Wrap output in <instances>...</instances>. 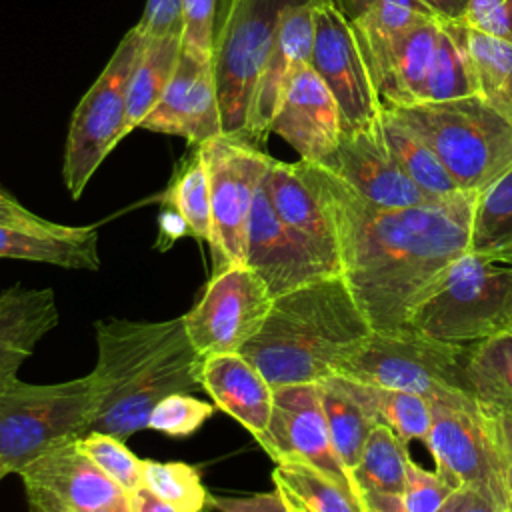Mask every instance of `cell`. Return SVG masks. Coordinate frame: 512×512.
<instances>
[{
  "mask_svg": "<svg viewBox=\"0 0 512 512\" xmlns=\"http://www.w3.org/2000/svg\"><path fill=\"white\" fill-rule=\"evenodd\" d=\"M8 474H12V472H10V468L6 466V462H4V460H2V456H0V480H2V478H6Z\"/></svg>",
  "mask_w": 512,
  "mask_h": 512,
  "instance_id": "obj_55",
  "label": "cell"
},
{
  "mask_svg": "<svg viewBox=\"0 0 512 512\" xmlns=\"http://www.w3.org/2000/svg\"><path fill=\"white\" fill-rule=\"evenodd\" d=\"M388 110L426 140L462 192L478 194L512 168V116L480 94Z\"/></svg>",
  "mask_w": 512,
  "mask_h": 512,
  "instance_id": "obj_6",
  "label": "cell"
},
{
  "mask_svg": "<svg viewBox=\"0 0 512 512\" xmlns=\"http://www.w3.org/2000/svg\"><path fill=\"white\" fill-rule=\"evenodd\" d=\"M462 506H464V490H456L440 512H462Z\"/></svg>",
  "mask_w": 512,
  "mask_h": 512,
  "instance_id": "obj_52",
  "label": "cell"
},
{
  "mask_svg": "<svg viewBox=\"0 0 512 512\" xmlns=\"http://www.w3.org/2000/svg\"><path fill=\"white\" fill-rule=\"evenodd\" d=\"M474 30L490 34L494 38L512 42V0H498L474 22L466 24Z\"/></svg>",
  "mask_w": 512,
  "mask_h": 512,
  "instance_id": "obj_44",
  "label": "cell"
},
{
  "mask_svg": "<svg viewBox=\"0 0 512 512\" xmlns=\"http://www.w3.org/2000/svg\"><path fill=\"white\" fill-rule=\"evenodd\" d=\"M334 2L338 4V8L344 12V16L348 20H354V18H358L374 8H380V6H402V8H408L418 14L434 18V14L420 0H334Z\"/></svg>",
  "mask_w": 512,
  "mask_h": 512,
  "instance_id": "obj_45",
  "label": "cell"
},
{
  "mask_svg": "<svg viewBox=\"0 0 512 512\" xmlns=\"http://www.w3.org/2000/svg\"><path fill=\"white\" fill-rule=\"evenodd\" d=\"M212 508L218 512H294L288 496L276 484L270 492L248 496H212Z\"/></svg>",
  "mask_w": 512,
  "mask_h": 512,
  "instance_id": "obj_43",
  "label": "cell"
},
{
  "mask_svg": "<svg viewBox=\"0 0 512 512\" xmlns=\"http://www.w3.org/2000/svg\"><path fill=\"white\" fill-rule=\"evenodd\" d=\"M270 134L280 136L304 162L328 164L334 156L344 134L340 106L310 64L288 86Z\"/></svg>",
  "mask_w": 512,
  "mask_h": 512,
  "instance_id": "obj_20",
  "label": "cell"
},
{
  "mask_svg": "<svg viewBox=\"0 0 512 512\" xmlns=\"http://www.w3.org/2000/svg\"><path fill=\"white\" fill-rule=\"evenodd\" d=\"M218 410L214 402H204L186 392H174L162 398L148 416V428L172 438L194 434Z\"/></svg>",
  "mask_w": 512,
  "mask_h": 512,
  "instance_id": "obj_39",
  "label": "cell"
},
{
  "mask_svg": "<svg viewBox=\"0 0 512 512\" xmlns=\"http://www.w3.org/2000/svg\"><path fill=\"white\" fill-rule=\"evenodd\" d=\"M130 510L132 512H178L146 486H142L130 496Z\"/></svg>",
  "mask_w": 512,
  "mask_h": 512,
  "instance_id": "obj_50",
  "label": "cell"
},
{
  "mask_svg": "<svg viewBox=\"0 0 512 512\" xmlns=\"http://www.w3.org/2000/svg\"><path fill=\"white\" fill-rule=\"evenodd\" d=\"M184 236H192L186 220L172 208L162 206L158 214V238H156V248L158 250H168L172 244Z\"/></svg>",
  "mask_w": 512,
  "mask_h": 512,
  "instance_id": "obj_46",
  "label": "cell"
},
{
  "mask_svg": "<svg viewBox=\"0 0 512 512\" xmlns=\"http://www.w3.org/2000/svg\"><path fill=\"white\" fill-rule=\"evenodd\" d=\"M74 512H132L130 510V498L126 502H118V504H110V506H102V508H92V510H74Z\"/></svg>",
  "mask_w": 512,
  "mask_h": 512,
  "instance_id": "obj_53",
  "label": "cell"
},
{
  "mask_svg": "<svg viewBox=\"0 0 512 512\" xmlns=\"http://www.w3.org/2000/svg\"><path fill=\"white\" fill-rule=\"evenodd\" d=\"M254 440L276 464L300 462L312 466L358 498L354 480L334 448L318 382L274 388L270 424Z\"/></svg>",
  "mask_w": 512,
  "mask_h": 512,
  "instance_id": "obj_15",
  "label": "cell"
},
{
  "mask_svg": "<svg viewBox=\"0 0 512 512\" xmlns=\"http://www.w3.org/2000/svg\"><path fill=\"white\" fill-rule=\"evenodd\" d=\"M356 392L378 424L388 426L404 444L410 440L426 442L432 426L430 402L418 394L380 388L372 384L356 382Z\"/></svg>",
  "mask_w": 512,
  "mask_h": 512,
  "instance_id": "obj_35",
  "label": "cell"
},
{
  "mask_svg": "<svg viewBox=\"0 0 512 512\" xmlns=\"http://www.w3.org/2000/svg\"><path fill=\"white\" fill-rule=\"evenodd\" d=\"M180 50L182 38L144 40L128 82V102L122 136H128L132 130L140 128L144 118L158 104L174 74Z\"/></svg>",
  "mask_w": 512,
  "mask_h": 512,
  "instance_id": "obj_28",
  "label": "cell"
},
{
  "mask_svg": "<svg viewBox=\"0 0 512 512\" xmlns=\"http://www.w3.org/2000/svg\"><path fill=\"white\" fill-rule=\"evenodd\" d=\"M78 444L128 496L144 486V460L128 450L124 440L98 430H88L78 438Z\"/></svg>",
  "mask_w": 512,
  "mask_h": 512,
  "instance_id": "obj_38",
  "label": "cell"
},
{
  "mask_svg": "<svg viewBox=\"0 0 512 512\" xmlns=\"http://www.w3.org/2000/svg\"><path fill=\"white\" fill-rule=\"evenodd\" d=\"M0 224H22V226H46L50 220L34 214L20 204L10 192L0 188Z\"/></svg>",
  "mask_w": 512,
  "mask_h": 512,
  "instance_id": "obj_47",
  "label": "cell"
},
{
  "mask_svg": "<svg viewBox=\"0 0 512 512\" xmlns=\"http://www.w3.org/2000/svg\"><path fill=\"white\" fill-rule=\"evenodd\" d=\"M350 24L382 108L420 104L440 22L432 16H408L384 22L358 18Z\"/></svg>",
  "mask_w": 512,
  "mask_h": 512,
  "instance_id": "obj_12",
  "label": "cell"
},
{
  "mask_svg": "<svg viewBox=\"0 0 512 512\" xmlns=\"http://www.w3.org/2000/svg\"><path fill=\"white\" fill-rule=\"evenodd\" d=\"M298 162L332 224L340 274L372 330L402 328L430 282L470 250L476 194L376 206L330 168Z\"/></svg>",
  "mask_w": 512,
  "mask_h": 512,
  "instance_id": "obj_1",
  "label": "cell"
},
{
  "mask_svg": "<svg viewBox=\"0 0 512 512\" xmlns=\"http://www.w3.org/2000/svg\"><path fill=\"white\" fill-rule=\"evenodd\" d=\"M144 40L182 38V0H146L142 18L136 22Z\"/></svg>",
  "mask_w": 512,
  "mask_h": 512,
  "instance_id": "obj_42",
  "label": "cell"
},
{
  "mask_svg": "<svg viewBox=\"0 0 512 512\" xmlns=\"http://www.w3.org/2000/svg\"><path fill=\"white\" fill-rule=\"evenodd\" d=\"M470 250L512 264V168L476 194Z\"/></svg>",
  "mask_w": 512,
  "mask_h": 512,
  "instance_id": "obj_31",
  "label": "cell"
},
{
  "mask_svg": "<svg viewBox=\"0 0 512 512\" xmlns=\"http://www.w3.org/2000/svg\"><path fill=\"white\" fill-rule=\"evenodd\" d=\"M268 198L282 218L314 252V256L334 274H340L338 250L332 224L306 180L300 162H282L272 158L264 176Z\"/></svg>",
  "mask_w": 512,
  "mask_h": 512,
  "instance_id": "obj_23",
  "label": "cell"
},
{
  "mask_svg": "<svg viewBox=\"0 0 512 512\" xmlns=\"http://www.w3.org/2000/svg\"><path fill=\"white\" fill-rule=\"evenodd\" d=\"M432 426L426 446L436 472L456 490H472L498 512H508L506 458L494 412L456 410L430 404Z\"/></svg>",
  "mask_w": 512,
  "mask_h": 512,
  "instance_id": "obj_11",
  "label": "cell"
},
{
  "mask_svg": "<svg viewBox=\"0 0 512 512\" xmlns=\"http://www.w3.org/2000/svg\"><path fill=\"white\" fill-rule=\"evenodd\" d=\"M22 482L42 486L72 510H92L130 496L80 448L78 438L58 444L18 470Z\"/></svg>",
  "mask_w": 512,
  "mask_h": 512,
  "instance_id": "obj_21",
  "label": "cell"
},
{
  "mask_svg": "<svg viewBox=\"0 0 512 512\" xmlns=\"http://www.w3.org/2000/svg\"><path fill=\"white\" fill-rule=\"evenodd\" d=\"M142 468L144 486L178 512H206L208 506H212V496L196 466L186 462L144 460Z\"/></svg>",
  "mask_w": 512,
  "mask_h": 512,
  "instance_id": "obj_37",
  "label": "cell"
},
{
  "mask_svg": "<svg viewBox=\"0 0 512 512\" xmlns=\"http://www.w3.org/2000/svg\"><path fill=\"white\" fill-rule=\"evenodd\" d=\"M272 300L264 280L244 262L212 274L196 304L182 314L192 348L200 358L240 352L262 328Z\"/></svg>",
  "mask_w": 512,
  "mask_h": 512,
  "instance_id": "obj_13",
  "label": "cell"
},
{
  "mask_svg": "<svg viewBox=\"0 0 512 512\" xmlns=\"http://www.w3.org/2000/svg\"><path fill=\"white\" fill-rule=\"evenodd\" d=\"M436 20L462 22L468 10V0H420Z\"/></svg>",
  "mask_w": 512,
  "mask_h": 512,
  "instance_id": "obj_49",
  "label": "cell"
},
{
  "mask_svg": "<svg viewBox=\"0 0 512 512\" xmlns=\"http://www.w3.org/2000/svg\"><path fill=\"white\" fill-rule=\"evenodd\" d=\"M244 264L264 280L272 298L302 284L334 276V272L314 256L310 246L276 214L264 180L250 212Z\"/></svg>",
  "mask_w": 512,
  "mask_h": 512,
  "instance_id": "obj_17",
  "label": "cell"
},
{
  "mask_svg": "<svg viewBox=\"0 0 512 512\" xmlns=\"http://www.w3.org/2000/svg\"><path fill=\"white\" fill-rule=\"evenodd\" d=\"M272 480L306 512H364L362 502L312 466L278 462Z\"/></svg>",
  "mask_w": 512,
  "mask_h": 512,
  "instance_id": "obj_36",
  "label": "cell"
},
{
  "mask_svg": "<svg viewBox=\"0 0 512 512\" xmlns=\"http://www.w3.org/2000/svg\"><path fill=\"white\" fill-rule=\"evenodd\" d=\"M284 494H286V492H284ZM286 496H288V494H286ZM288 500H290V504H292V508H294V512H306V510H304V508H302V506H300V504H298V502H296V500H292V498H290V496H288Z\"/></svg>",
  "mask_w": 512,
  "mask_h": 512,
  "instance_id": "obj_56",
  "label": "cell"
},
{
  "mask_svg": "<svg viewBox=\"0 0 512 512\" xmlns=\"http://www.w3.org/2000/svg\"><path fill=\"white\" fill-rule=\"evenodd\" d=\"M506 488H508V512H512V468L506 466Z\"/></svg>",
  "mask_w": 512,
  "mask_h": 512,
  "instance_id": "obj_54",
  "label": "cell"
},
{
  "mask_svg": "<svg viewBox=\"0 0 512 512\" xmlns=\"http://www.w3.org/2000/svg\"><path fill=\"white\" fill-rule=\"evenodd\" d=\"M142 44L140 30L132 26L72 114L62 162V178L72 200L82 196L104 158L124 138L128 82Z\"/></svg>",
  "mask_w": 512,
  "mask_h": 512,
  "instance_id": "obj_8",
  "label": "cell"
},
{
  "mask_svg": "<svg viewBox=\"0 0 512 512\" xmlns=\"http://www.w3.org/2000/svg\"><path fill=\"white\" fill-rule=\"evenodd\" d=\"M294 2L300 0H224L212 50L222 134H244L254 84L282 12Z\"/></svg>",
  "mask_w": 512,
  "mask_h": 512,
  "instance_id": "obj_9",
  "label": "cell"
},
{
  "mask_svg": "<svg viewBox=\"0 0 512 512\" xmlns=\"http://www.w3.org/2000/svg\"><path fill=\"white\" fill-rule=\"evenodd\" d=\"M380 128L388 150L394 160L406 172V176L432 198H450L462 192L436 152L426 140L416 134L406 122H402L392 110L382 108Z\"/></svg>",
  "mask_w": 512,
  "mask_h": 512,
  "instance_id": "obj_27",
  "label": "cell"
},
{
  "mask_svg": "<svg viewBox=\"0 0 512 512\" xmlns=\"http://www.w3.org/2000/svg\"><path fill=\"white\" fill-rule=\"evenodd\" d=\"M472 94H478L472 62L454 26L450 22H440L438 44L424 84L422 102H444Z\"/></svg>",
  "mask_w": 512,
  "mask_h": 512,
  "instance_id": "obj_34",
  "label": "cell"
},
{
  "mask_svg": "<svg viewBox=\"0 0 512 512\" xmlns=\"http://www.w3.org/2000/svg\"><path fill=\"white\" fill-rule=\"evenodd\" d=\"M472 344H452L410 328L372 330L336 366L334 374L362 384L404 390L430 404L478 410L464 366Z\"/></svg>",
  "mask_w": 512,
  "mask_h": 512,
  "instance_id": "obj_4",
  "label": "cell"
},
{
  "mask_svg": "<svg viewBox=\"0 0 512 512\" xmlns=\"http://www.w3.org/2000/svg\"><path fill=\"white\" fill-rule=\"evenodd\" d=\"M404 326L452 344H474L510 330L512 264L464 252L430 282Z\"/></svg>",
  "mask_w": 512,
  "mask_h": 512,
  "instance_id": "obj_5",
  "label": "cell"
},
{
  "mask_svg": "<svg viewBox=\"0 0 512 512\" xmlns=\"http://www.w3.org/2000/svg\"><path fill=\"white\" fill-rule=\"evenodd\" d=\"M312 36V0H300L286 6L272 48L254 84L242 136L264 146L270 136V122L288 86L296 74L310 64Z\"/></svg>",
  "mask_w": 512,
  "mask_h": 512,
  "instance_id": "obj_19",
  "label": "cell"
},
{
  "mask_svg": "<svg viewBox=\"0 0 512 512\" xmlns=\"http://www.w3.org/2000/svg\"><path fill=\"white\" fill-rule=\"evenodd\" d=\"M464 374L480 406L512 414V328L474 342Z\"/></svg>",
  "mask_w": 512,
  "mask_h": 512,
  "instance_id": "obj_29",
  "label": "cell"
},
{
  "mask_svg": "<svg viewBox=\"0 0 512 512\" xmlns=\"http://www.w3.org/2000/svg\"><path fill=\"white\" fill-rule=\"evenodd\" d=\"M140 128L180 136L192 146L220 136L222 114L212 60L198 58L182 48L162 98Z\"/></svg>",
  "mask_w": 512,
  "mask_h": 512,
  "instance_id": "obj_18",
  "label": "cell"
},
{
  "mask_svg": "<svg viewBox=\"0 0 512 512\" xmlns=\"http://www.w3.org/2000/svg\"><path fill=\"white\" fill-rule=\"evenodd\" d=\"M322 166L376 206L402 208L442 200L418 188L394 160L382 136L380 116L358 130L344 132L334 156Z\"/></svg>",
  "mask_w": 512,
  "mask_h": 512,
  "instance_id": "obj_16",
  "label": "cell"
},
{
  "mask_svg": "<svg viewBox=\"0 0 512 512\" xmlns=\"http://www.w3.org/2000/svg\"><path fill=\"white\" fill-rule=\"evenodd\" d=\"M58 300L52 288L14 284L0 294V388L18 378L24 360L58 324Z\"/></svg>",
  "mask_w": 512,
  "mask_h": 512,
  "instance_id": "obj_24",
  "label": "cell"
},
{
  "mask_svg": "<svg viewBox=\"0 0 512 512\" xmlns=\"http://www.w3.org/2000/svg\"><path fill=\"white\" fill-rule=\"evenodd\" d=\"M22 484H24L30 512H74L68 504H64L58 496L44 490L42 486L28 484V482H22Z\"/></svg>",
  "mask_w": 512,
  "mask_h": 512,
  "instance_id": "obj_48",
  "label": "cell"
},
{
  "mask_svg": "<svg viewBox=\"0 0 512 512\" xmlns=\"http://www.w3.org/2000/svg\"><path fill=\"white\" fill-rule=\"evenodd\" d=\"M100 404L94 372L58 382L14 380L0 388V456L18 474L46 450L76 440L92 428Z\"/></svg>",
  "mask_w": 512,
  "mask_h": 512,
  "instance_id": "obj_7",
  "label": "cell"
},
{
  "mask_svg": "<svg viewBox=\"0 0 512 512\" xmlns=\"http://www.w3.org/2000/svg\"><path fill=\"white\" fill-rule=\"evenodd\" d=\"M462 512H498L496 508H492L482 496H478L472 490H464V506Z\"/></svg>",
  "mask_w": 512,
  "mask_h": 512,
  "instance_id": "obj_51",
  "label": "cell"
},
{
  "mask_svg": "<svg viewBox=\"0 0 512 512\" xmlns=\"http://www.w3.org/2000/svg\"><path fill=\"white\" fill-rule=\"evenodd\" d=\"M100 404L90 430L126 440L148 428L152 408L174 392H198L202 358L182 316L160 322L106 320L96 324Z\"/></svg>",
  "mask_w": 512,
  "mask_h": 512,
  "instance_id": "obj_2",
  "label": "cell"
},
{
  "mask_svg": "<svg viewBox=\"0 0 512 512\" xmlns=\"http://www.w3.org/2000/svg\"><path fill=\"white\" fill-rule=\"evenodd\" d=\"M208 170L212 212V274L244 262L248 222L272 156L240 134H220L198 146Z\"/></svg>",
  "mask_w": 512,
  "mask_h": 512,
  "instance_id": "obj_10",
  "label": "cell"
},
{
  "mask_svg": "<svg viewBox=\"0 0 512 512\" xmlns=\"http://www.w3.org/2000/svg\"><path fill=\"white\" fill-rule=\"evenodd\" d=\"M370 332L346 280L334 274L276 296L262 328L240 354L272 388L316 384L332 376Z\"/></svg>",
  "mask_w": 512,
  "mask_h": 512,
  "instance_id": "obj_3",
  "label": "cell"
},
{
  "mask_svg": "<svg viewBox=\"0 0 512 512\" xmlns=\"http://www.w3.org/2000/svg\"><path fill=\"white\" fill-rule=\"evenodd\" d=\"M200 384L214 406L232 416L254 438L268 428L274 388L240 352L202 358Z\"/></svg>",
  "mask_w": 512,
  "mask_h": 512,
  "instance_id": "obj_22",
  "label": "cell"
},
{
  "mask_svg": "<svg viewBox=\"0 0 512 512\" xmlns=\"http://www.w3.org/2000/svg\"><path fill=\"white\" fill-rule=\"evenodd\" d=\"M320 400L334 448L350 472L356 468L370 430L378 424L356 392V384L344 376H328L318 382Z\"/></svg>",
  "mask_w": 512,
  "mask_h": 512,
  "instance_id": "obj_26",
  "label": "cell"
},
{
  "mask_svg": "<svg viewBox=\"0 0 512 512\" xmlns=\"http://www.w3.org/2000/svg\"><path fill=\"white\" fill-rule=\"evenodd\" d=\"M456 488L436 470H424L412 458L406 462V482L400 494L404 512H440Z\"/></svg>",
  "mask_w": 512,
  "mask_h": 512,
  "instance_id": "obj_40",
  "label": "cell"
},
{
  "mask_svg": "<svg viewBox=\"0 0 512 512\" xmlns=\"http://www.w3.org/2000/svg\"><path fill=\"white\" fill-rule=\"evenodd\" d=\"M312 22L310 68L336 98L344 132L374 122L382 104L350 20L334 0H312Z\"/></svg>",
  "mask_w": 512,
  "mask_h": 512,
  "instance_id": "obj_14",
  "label": "cell"
},
{
  "mask_svg": "<svg viewBox=\"0 0 512 512\" xmlns=\"http://www.w3.org/2000/svg\"><path fill=\"white\" fill-rule=\"evenodd\" d=\"M218 4L220 0H182V48L204 60H212Z\"/></svg>",
  "mask_w": 512,
  "mask_h": 512,
  "instance_id": "obj_41",
  "label": "cell"
},
{
  "mask_svg": "<svg viewBox=\"0 0 512 512\" xmlns=\"http://www.w3.org/2000/svg\"><path fill=\"white\" fill-rule=\"evenodd\" d=\"M472 62L478 94L512 116V42L450 22Z\"/></svg>",
  "mask_w": 512,
  "mask_h": 512,
  "instance_id": "obj_30",
  "label": "cell"
},
{
  "mask_svg": "<svg viewBox=\"0 0 512 512\" xmlns=\"http://www.w3.org/2000/svg\"><path fill=\"white\" fill-rule=\"evenodd\" d=\"M160 204L176 210L188 224L190 234L198 242L212 244V212H210V184L208 170L198 146L186 154L166 190L160 196Z\"/></svg>",
  "mask_w": 512,
  "mask_h": 512,
  "instance_id": "obj_32",
  "label": "cell"
},
{
  "mask_svg": "<svg viewBox=\"0 0 512 512\" xmlns=\"http://www.w3.org/2000/svg\"><path fill=\"white\" fill-rule=\"evenodd\" d=\"M408 458L406 444L388 426L376 424L364 442L356 468L352 470L358 498L364 492L402 494Z\"/></svg>",
  "mask_w": 512,
  "mask_h": 512,
  "instance_id": "obj_33",
  "label": "cell"
},
{
  "mask_svg": "<svg viewBox=\"0 0 512 512\" xmlns=\"http://www.w3.org/2000/svg\"><path fill=\"white\" fill-rule=\"evenodd\" d=\"M0 258L54 264L70 270H98L96 226L0 224Z\"/></svg>",
  "mask_w": 512,
  "mask_h": 512,
  "instance_id": "obj_25",
  "label": "cell"
}]
</instances>
